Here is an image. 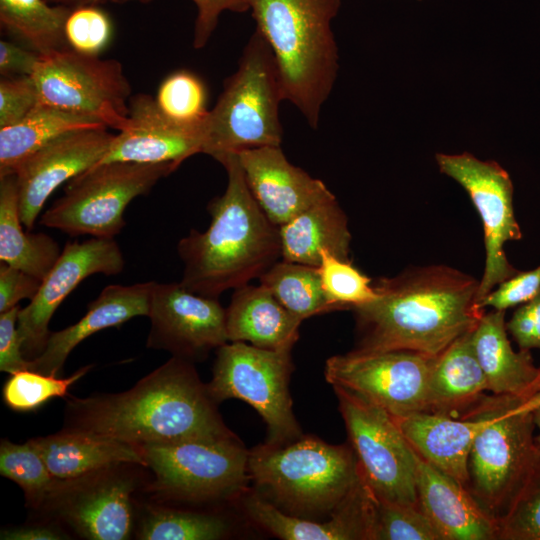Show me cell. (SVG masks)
I'll use <instances>...</instances> for the list:
<instances>
[{
	"label": "cell",
	"mask_w": 540,
	"mask_h": 540,
	"mask_svg": "<svg viewBox=\"0 0 540 540\" xmlns=\"http://www.w3.org/2000/svg\"><path fill=\"white\" fill-rule=\"evenodd\" d=\"M373 285L377 297L352 309L358 352L438 356L485 313L477 304L479 280L446 265L411 267Z\"/></svg>",
	"instance_id": "1"
},
{
	"label": "cell",
	"mask_w": 540,
	"mask_h": 540,
	"mask_svg": "<svg viewBox=\"0 0 540 540\" xmlns=\"http://www.w3.org/2000/svg\"><path fill=\"white\" fill-rule=\"evenodd\" d=\"M66 410L64 429L136 447L236 436L224 424L192 362L175 356L128 391L71 398Z\"/></svg>",
	"instance_id": "2"
},
{
	"label": "cell",
	"mask_w": 540,
	"mask_h": 540,
	"mask_svg": "<svg viewBox=\"0 0 540 540\" xmlns=\"http://www.w3.org/2000/svg\"><path fill=\"white\" fill-rule=\"evenodd\" d=\"M217 161L226 170L227 186L207 206L210 225L204 232L192 229L177 245L184 264L180 283L211 298L259 278L281 258L279 228L253 198L237 154Z\"/></svg>",
	"instance_id": "3"
},
{
	"label": "cell",
	"mask_w": 540,
	"mask_h": 540,
	"mask_svg": "<svg viewBox=\"0 0 540 540\" xmlns=\"http://www.w3.org/2000/svg\"><path fill=\"white\" fill-rule=\"evenodd\" d=\"M247 4L256 30L272 51L284 99L317 129L339 67L331 22L341 0H247Z\"/></svg>",
	"instance_id": "4"
},
{
	"label": "cell",
	"mask_w": 540,
	"mask_h": 540,
	"mask_svg": "<svg viewBox=\"0 0 540 540\" xmlns=\"http://www.w3.org/2000/svg\"><path fill=\"white\" fill-rule=\"evenodd\" d=\"M248 469L258 494L287 514L314 521L330 516L362 480L350 444L309 435L249 450Z\"/></svg>",
	"instance_id": "5"
},
{
	"label": "cell",
	"mask_w": 540,
	"mask_h": 540,
	"mask_svg": "<svg viewBox=\"0 0 540 540\" xmlns=\"http://www.w3.org/2000/svg\"><path fill=\"white\" fill-rule=\"evenodd\" d=\"M528 399L485 394L466 413H476L484 420L469 454L468 490L497 522L511 510L540 469L533 408Z\"/></svg>",
	"instance_id": "6"
},
{
	"label": "cell",
	"mask_w": 540,
	"mask_h": 540,
	"mask_svg": "<svg viewBox=\"0 0 540 540\" xmlns=\"http://www.w3.org/2000/svg\"><path fill=\"white\" fill-rule=\"evenodd\" d=\"M283 100L272 51L255 30L238 69L225 80L222 93L209 110L202 153L217 160L244 149L280 146L283 129L279 105Z\"/></svg>",
	"instance_id": "7"
},
{
	"label": "cell",
	"mask_w": 540,
	"mask_h": 540,
	"mask_svg": "<svg viewBox=\"0 0 540 540\" xmlns=\"http://www.w3.org/2000/svg\"><path fill=\"white\" fill-rule=\"evenodd\" d=\"M178 167L172 163L98 164L71 179L40 224L71 236L114 238L125 226L124 212Z\"/></svg>",
	"instance_id": "8"
},
{
	"label": "cell",
	"mask_w": 540,
	"mask_h": 540,
	"mask_svg": "<svg viewBox=\"0 0 540 540\" xmlns=\"http://www.w3.org/2000/svg\"><path fill=\"white\" fill-rule=\"evenodd\" d=\"M155 479L149 490L163 499L210 502L242 496L250 479L249 450L237 436L138 446Z\"/></svg>",
	"instance_id": "9"
},
{
	"label": "cell",
	"mask_w": 540,
	"mask_h": 540,
	"mask_svg": "<svg viewBox=\"0 0 540 540\" xmlns=\"http://www.w3.org/2000/svg\"><path fill=\"white\" fill-rule=\"evenodd\" d=\"M292 371L291 351L227 342L217 349L207 388L216 403L235 398L250 404L266 423L265 443L283 445L302 436L289 392Z\"/></svg>",
	"instance_id": "10"
},
{
	"label": "cell",
	"mask_w": 540,
	"mask_h": 540,
	"mask_svg": "<svg viewBox=\"0 0 540 540\" xmlns=\"http://www.w3.org/2000/svg\"><path fill=\"white\" fill-rule=\"evenodd\" d=\"M39 103L123 130L129 119L131 85L116 59L72 49L41 55L32 74Z\"/></svg>",
	"instance_id": "11"
},
{
	"label": "cell",
	"mask_w": 540,
	"mask_h": 540,
	"mask_svg": "<svg viewBox=\"0 0 540 540\" xmlns=\"http://www.w3.org/2000/svg\"><path fill=\"white\" fill-rule=\"evenodd\" d=\"M361 476L378 500L419 505L414 452L394 418L380 406L332 386Z\"/></svg>",
	"instance_id": "12"
},
{
	"label": "cell",
	"mask_w": 540,
	"mask_h": 540,
	"mask_svg": "<svg viewBox=\"0 0 540 540\" xmlns=\"http://www.w3.org/2000/svg\"><path fill=\"white\" fill-rule=\"evenodd\" d=\"M441 173L468 193L480 215L485 244V267L479 280L477 304L499 284L521 272L508 260L504 245L522 238L513 207V183L508 172L493 160L482 161L464 152L435 156Z\"/></svg>",
	"instance_id": "13"
},
{
	"label": "cell",
	"mask_w": 540,
	"mask_h": 540,
	"mask_svg": "<svg viewBox=\"0 0 540 540\" xmlns=\"http://www.w3.org/2000/svg\"><path fill=\"white\" fill-rule=\"evenodd\" d=\"M436 356L408 350L358 352L327 359L326 381L380 406L393 417L426 410L427 384Z\"/></svg>",
	"instance_id": "14"
},
{
	"label": "cell",
	"mask_w": 540,
	"mask_h": 540,
	"mask_svg": "<svg viewBox=\"0 0 540 540\" xmlns=\"http://www.w3.org/2000/svg\"><path fill=\"white\" fill-rule=\"evenodd\" d=\"M147 347L188 361L204 359L229 342L226 309L218 298L196 294L179 283H154Z\"/></svg>",
	"instance_id": "15"
},
{
	"label": "cell",
	"mask_w": 540,
	"mask_h": 540,
	"mask_svg": "<svg viewBox=\"0 0 540 540\" xmlns=\"http://www.w3.org/2000/svg\"><path fill=\"white\" fill-rule=\"evenodd\" d=\"M124 266L123 253L114 238L67 242L36 296L19 312L18 331L24 356L32 360L43 351L53 314L82 281L99 273L119 274Z\"/></svg>",
	"instance_id": "16"
},
{
	"label": "cell",
	"mask_w": 540,
	"mask_h": 540,
	"mask_svg": "<svg viewBox=\"0 0 540 540\" xmlns=\"http://www.w3.org/2000/svg\"><path fill=\"white\" fill-rule=\"evenodd\" d=\"M118 466L58 480L44 506L55 510L86 539H128L133 529L131 495L136 485L130 475L116 473Z\"/></svg>",
	"instance_id": "17"
},
{
	"label": "cell",
	"mask_w": 540,
	"mask_h": 540,
	"mask_svg": "<svg viewBox=\"0 0 540 540\" xmlns=\"http://www.w3.org/2000/svg\"><path fill=\"white\" fill-rule=\"evenodd\" d=\"M114 136L106 126L77 130L44 146L17 167L20 217L28 230L34 227L51 194L96 165Z\"/></svg>",
	"instance_id": "18"
},
{
	"label": "cell",
	"mask_w": 540,
	"mask_h": 540,
	"mask_svg": "<svg viewBox=\"0 0 540 540\" xmlns=\"http://www.w3.org/2000/svg\"><path fill=\"white\" fill-rule=\"evenodd\" d=\"M205 121L196 125L175 122L150 95L137 94L129 101L127 126L114 136L96 165L134 162L172 163L179 167L189 157L202 153Z\"/></svg>",
	"instance_id": "19"
},
{
	"label": "cell",
	"mask_w": 540,
	"mask_h": 540,
	"mask_svg": "<svg viewBox=\"0 0 540 540\" xmlns=\"http://www.w3.org/2000/svg\"><path fill=\"white\" fill-rule=\"evenodd\" d=\"M236 154L253 198L277 227L332 194L323 181L291 164L280 146Z\"/></svg>",
	"instance_id": "20"
},
{
	"label": "cell",
	"mask_w": 540,
	"mask_h": 540,
	"mask_svg": "<svg viewBox=\"0 0 540 540\" xmlns=\"http://www.w3.org/2000/svg\"><path fill=\"white\" fill-rule=\"evenodd\" d=\"M375 501L362 478L327 521L317 522L283 512L256 491L242 495L247 517L283 540H372Z\"/></svg>",
	"instance_id": "21"
},
{
	"label": "cell",
	"mask_w": 540,
	"mask_h": 540,
	"mask_svg": "<svg viewBox=\"0 0 540 540\" xmlns=\"http://www.w3.org/2000/svg\"><path fill=\"white\" fill-rule=\"evenodd\" d=\"M418 503L442 540L498 539V522L469 490L414 450Z\"/></svg>",
	"instance_id": "22"
},
{
	"label": "cell",
	"mask_w": 540,
	"mask_h": 540,
	"mask_svg": "<svg viewBox=\"0 0 540 540\" xmlns=\"http://www.w3.org/2000/svg\"><path fill=\"white\" fill-rule=\"evenodd\" d=\"M154 283L106 286L88 304L87 312L78 322L50 333L43 351L30 360V369L56 376L72 350L89 336L103 329L118 327L138 316L148 317Z\"/></svg>",
	"instance_id": "23"
},
{
	"label": "cell",
	"mask_w": 540,
	"mask_h": 540,
	"mask_svg": "<svg viewBox=\"0 0 540 540\" xmlns=\"http://www.w3.org/2000/svg\"><path fill=\"white\" fill-rule=\"evenodd\" d=\"M393 418L419 456L468 489L469 454L484 423L480 415L455 418L421 411Z\"/></svg>",
	"instance_id": "24"
},
{
	"label": "cell",
	"mask_w": 540,
	"mask_h": 540,
	"mask_svg": "<svg viewBox=\"0 0 540 540\" xmlns=\"http://www.w3.org/2000/svg\"><path fill=\"white\" fill-rule=\"evenodd\" d=\"M472 343L488 392L525 398L537 394L538 367L530 350L512 348L504 310L483 314L472 331Z\"/></svg>",
	"instance_id": "25"
},
{
	"label": "cell",
	"mask_w": 540,
	"mask_h": 540,
	"mask_svg": "<svg viewBox=\"0 0 540 540\" xmlns=\"http://www.w3.org/2000/svg\"><path fill=\"white\" fill-rule=\"evenodd\" d=\"M226 309L229 342H246L269 350L291 351L302 320L288 311L264 286L234 289Z\"/></svg>",
	"instance_id": "26"
},
{
	"label": "cell",
	"mask_w": 540,
	"mask_h": 540,
	"mask_svg": "<svg viewBox=\"0 0 540 540\" xmlns=\"http://www.w3.org/2000/svg\"><path fill=\"white\" fill-rule=\"evenodd\" d=\"M31 440L57 480H71L123 464L144 466L138 447L109 437L64 429Z\"/></svg>",
	"instance_id": "27"
},
{
	"label": "cell",
	"mask_w": 540,
	"mask_h": 540,
	"mask_svg": "<svg viewBox=\"0 0 540 540\" xmlns=\"http://www.w3.org/2000/svg\"><path fill=\"white\" fill-rule=\"evenodd\" d=\"M278 228L283 260L318 267L321 252L328 250L351 261L347 216L333 193Z\"/></svg>",
	"instance_id": "28"
},
{
	"label": "cell",
	"mask_w": 540,
	"mask_h": 540,
	"mask_svg": "<svg viewBox=\"0 0 540 540\" xmlns=\"http://www.w3.org/2000/svg\"><path fill=\"white\" fill-rule=\"evenodd\" d=\"M484 373L468 332L436 356L430 371L425 412L463 417L486 394Z\"/></svg>",
	"instance_id": "29"
},
{
	"label": "cell",
	"mask_w": 540,
	"mask_h": 540,
	"mask_svg": "<svg viewBox=\"0 0 540 540\" xmlns=\"http://www.w3.org/2000/svg\"><path fill=\"white\" fill-rule=\"evenodd\" d=\"M22 225L17 176L4 175L0 177V260L42 281L62 250L53 237L25 232Z\"/></svg>",
	"instance_id": "30"
},
{
	"label": "cell",
	"mask_w": 540,
	"mask_h": 540,
	"mask_svg": "<svg viewBox=\"0 0 540 540\" xmlns=\"http://www.w3.org/2000/svg\"><path fill=\"white\" fill-rule=\"evenodd\" d=\"M102 126L105 125L94 119L38 103L19 122L0 128V177L15 173L26 158L54 140L77 130Z\"/></svg>",
	"instance_id": "31"
},
{
	"label": "cell",
	"mask_w": 540,
	"mask_h": 540,
	"mask_svg": "<svg viewBox=\"0 0 540 540\" xmlns=\"http://www.w3.org/2000/svg\"><path fill=\"white\" fill-rule=\"evenodd\" d=\"M73 9L46 0H0L1 26L40 55L71 49L65 23Z\"/></svg>",
	"instance_id": "32"
},
{
	"label": "cell",
	"mask_w": 540,
	"mask_h": 540,
	"mask_svg": "<svg viewBox=\"0 0 540 540\" xmlns=\"http://www.w3.org/2000/svg\"><path fill=\"white\" fill-rule=\"evenodd\" d=\"M258 279L259 284L302 321L332 311L322 288L317 267L282 259L274 263Z\"/></svg>",
	"instance_id": "33"
},
{
	"label": "cell",
	"mask_w": 540,
	"mask_h": 540,
	"mask_svg": "<svg viewBox=\"0 0 540 540\" xmlns=\"http://www.w3.org/2000/svg\"><path fill=\"white\" fill-rule=\"evenodd\" d=\"M229 521L218 514L167 507L147 509L137 530L141 540H217L228 536Z\"/></svg>",
	"instance_id": "34"
},
{
	"label": "cell",
	"mask_w": 540,
	"mask_h": 540,
	"mask_svg": "<svg viewBox=\"0 0 540 540\" xmlns=\"http://www.w3.org/2000/svg\"><path fill=\"white\" fill-rule=\"evenodd\" d=\"M0 474L23 489L27 504L33 508L44 507L58 481L31 439L24 444L1 441Z\"/></svg>",
	"instance_id": "35"
},
{
	"label": "cell",
	"mask_w": 540,
	"mask_h": 540,
	"mask_svg": "<svg viewBox=\"0 0 540 540\" xmlns=\"http://www.w3.org/2000/svg\"><path fill=\"white\" fill-rule=\"evenodd\" d=\"M317 269L332 311L352 310L377 297L368 276L355 268L351 261H344L328 250L321 252Z\"/></svg>",
	"instance_id": "36"
},
{
	"label": "cell",
	"mask_w": 540,
	"mask_h": 540,
	"mask_svg": "<svg viewBox=\"0 0 540 540\" xmlns=\"http://www.w3.org/2000/svg\"><path fill=\"white\" fill-rule=\"evenodd\" d=\"M155 101L168 118L181 124H201L209 113L205 84L187 70L167 76L158 88Z\"/></svg>",
	"instance_id": "37"
},
{
	"label": "cell",
	"mask_w": 540,
	"mask_h": 540,
	"mask_svg": "<svg viewBox=\"0 0 540 540\" xmlns=\"http://www.w3.org/2000/svg\"><path fill=\"white\" fill-rule=\"evenodd\" d=\"M90 369L85 366L68 378H57L32 369L10 374L3 386L4 403L19 412L33 411L54 397H64L69 388Z\"/></svg>",
	"instance_id": "38"
},
{
	"label": "cell",
	"mask_w": 540,
	"mask_h": 540,
	"mask_svg": "<svg viewBox=\"0 0 540 540\" xmlns=\"http://www.w3.org/2000/svg\"><path fill=\"white\" fill-rule=\"evenodd\" d=\"M372 540H442V538L419 505L392 503L376 498Z\"/></svg>",
	"instance_id": "39"
},
{
	"label": "cell",
	"mask_w": 540,
	"mask_h": 540,
	"mask_svg": "<svg viewBox=\"0 0 540 540\" xmlns=\"http://www.w3.org/2000/svg\"><path fill=\"white\" fill-rule=\"evenodd\" d=\"M112 23L97 5L73 9L65 23V36L69 47L81 54L98 56L112 37Z\"/></svg>",
	"instance_id": "40"
},
{
	"label": "cell",
	"mask_w": 540,
	"mask_h": 540,
	"mask_svg": "<svg viewBox=\"0 0 540 540\" xmlns=\"http://www.w3.org/2000/svg\"><path fill=\"white\" fill-rule=\"evenodd\" d=\"M498 539L540 540V469L511 510L498 521Z\"/></svg>",
	"instance_id": "41"
},
{
	"label": "cell",
	"mask_w": 540,
	"mask_h": 540,
	"mask_svg": "<svg viewBox=\"0 0 540 540\" xmlns=\"http://www.w3.org/2000/svg\"><path fill=\"white\" fill-rule=\"evenodd\" d=\"M39 103L31 76L2 77L0 81V128L22 120Z\"/></svg>",
	"instance_id": "42"
},
{
	"label": "cell",
	"mask_w": 540,
	"mask_h": 540,
	"mask_svg": "<svg viewBox=\"0 0 540 540\" xmlns=\"http://www.w3.org/2000/svg\"><path fill=\"white\" fill-rule=\"evenodd\" d=\"M540 290V265L519 274L494 288L480 303L479 307L506 311L532 298Z\"/></svg>",
	"instance_id": "43"
},
{
	"label": "cell",
	"mask_w": 540,
	"mask_h": 540,
	"mask_svg": "<svg viewBox=\"0 0 540 540\" xmlns=\"http://www.w3.org/2000/svg\"><path fill=\"white\" fill-rule=\"evenodd\" d=\"M19 305L0 313V370L12 374L30 369L28 360L22 349V338L18 331Z\"/></svg>",
	"instance_id": "44"
},
{
	"label": "cell",
	"mask_w": 540,
	"mask_h": 540,
	"mask_svg": "<svg viewBox=\"0 0 540 540\" xmlns=\"http://www.w3.org/2000/svg\"><path fill=\"white\" fill-rule=\"evenodd\" d=\"M506 328L520 349H540V290L519 305Z\"/></svg>",
	"instance_id": "45"
},
{
	"label": "cell",
	"mask_w": 540,
	"mask_h": 540,
	"mask_svg": "<svg viewBox=\"0 0 540 540\" xmlns=\"http://www.w3.org/2000/svg\"><path fill=\"white\" fill-rule=\"evenodd\" d=\"M151 0H140L142 3ZM197 8V16L194 26L193 46L196 49L203 48L212 36L220 15L224 11L247 12L249 11L247 0H192Z\"/></svg>",
	"instance_id": "46"
},
{
	"label": "cell",
	"mask_w": 540,
	"mask_h": 540,
	"mask_svg": "<svg viewBox=\"0 0 540 540\" xmlns=\"http://www.w3.org/2000/svg\"><path fill=\"white\" fill-rule=\"evenodd\" d=\"M42 281L31 274L1 262L0 313L18 305L22 299L36 296Z\"/></svg>",
	"instance_id": "47"
},
{
	"label": "cell",
	"mask_w": 540,
	"mask_h": 540,
	"mask_svg": "<svg viewBox=\"0 0 540 540\" xmlns=\"http://www.w3.org/2000/svg\"><path fill=\"white\" fill-rule=\"evenodd\" d=\"M40 54L15 43L0 41V74L2 77L32 76Z\"/></svg>",
	"instance_id": "48"
},
{
	"label": "cell",
	"mask_w": 540,
	"mask_h": 540,
	"mask_svg": "<svg viewBox=\"0 0 540 540\" xmlns=\"http://www.w3.org/2000/svg\"><path fill=\"white\" fill-rule=\"evenodd\" d=\"M2 540H59L63 535L56 529L45 525H29L5 529L1 532Z\"/></svg>",
	"instance_id": "49"
},
{
	"label": "cell",
	"mask_w": 540,
	"mask_h": 540,
	"mask_svg": "<svg viewBox=\"0 0 540 540\" xmlns=\"http://www.w3.org/2000/svg\"><path fill=\"white\" fill-rule=\"evenodd\" d=\"M46 1L52 5H60V6H65L71 9H75L81 6L98 5L100 3H105V2L125 3L132 0H46ZM137 1H140V0H137Z\"/></svg>",
	"instance_id": "50"
},
{
	"label": "cell",
	"mask_w": 540,
	"mask_h": 540,
	"mask_svg": "<svg viewBox=\"0 0 540 540\" xmlns=\"http://www.w3.org/2000/svg\"><path fill=\"white\" fill-rule=\"evenodd\" d=\"M534 422L538 434L535 435V440L540 451V406L533 410Z\"/></svg>",
	"instance_id": "51"
},
{
	"label": "cell",
	"mask_w": 540,
	"mask_h": 540,
	"mask_svg": "<svg viewBox=\"0 0 540 540\" xmlns=\"http://www.w3.org/2000/svg\"><path fill=\"white\" fill-rule=\"evenodd\" d=\"M539 375L537 380V394L531 398V401L535 408L540 406V366L538 367Z\"/></svg>",
	"instance_id": "52"
}]
</instances>
